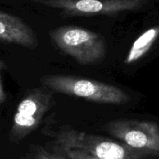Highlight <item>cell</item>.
Here are the masks:
<instances>
[{
    "label": "cell",
    "instance_id": "obj_8",
    "mask_svg": "<svg viewBox=\"0 0 159 159\" xmlns=\"http://www.w3.org/2000/svg\"><path fill=\"white\" fill-rule=\"evenodd\" d=\"M159 36V26L150 28L143 33L130 48L124 63L130 65L139 60L150 50Z\"/></svg>",
    "mask_w": 159,
    "mask_h": 159
},
{
    "label": "cell",
    "instance_id": "obj_12",
    "mask_svg": "<svg viewBox=\"0 0 159 159\" xmlns=\"http://www.w3.org/2000/svg\"><path fill=\"white\" fill-rule=\"evenodd\" d=\"M0 67H2V65L0 64ZM5 99H6V96H5V94L3 92L2 87L1 85V82H0V104L2 102H4Z\"/></svg>",
    "mask_w": 159,
    "mask_h": 159
},
{
    "label": "cell",
    "instance_id": "obj_1",
    "mask_svg": "<svg viewBox=\"0 0 159 159\" xmlns=\"http://www.w3.org/2000/svg\"><path fill=\"white\" fill-rule=\"evenodd\" d=\"M49 36L56 46L82 65H95L107 55V43L101 34L76 26L55 28Z\"/></svg>",
    "mask_w": 159,
    "mask_h": 159
},
{
    "label": "cell",
    "instance_id": "obj_2",
    "mask_svg": "<svg viewBox=\"0 0 159 159\" xmlns=\"http://www.w3.org/2000/svg\"><path fill=\"white\" fill-rule=\"evenodd\" d=\"M40 82L57 93L77 96L94 102L122 104L130 100V97L119 87L94 80L68 75H47L41 77Z\"/></svg>",
    "mask_w": 159,
    "mask_h": 159
},
{
    "label": "cell",
    "instance_id": "obj_3",
    "mask_svg": "<svg viewBox=\"0 0 159 159\" xmlns=\"http://www.w3.org/2000/svg\"><path fill=\"white\" fill-rule=\"evenodd\" d=\"M55 138L58 147L82 150L101 159H149L144 154L122 142L71 128L60 130Z\"/></svg>",
    "mask_w": 159,
    "mask_h": 159
},
{
    "label": "cell",
    "instance_id": "obj_11",
    "mask_svg": "<svg viewBox=\"0 0 159 159\" xmlns=\"http://www.w3.org/2000/svg\"><path fill=\"white\" fill-rule=\"evenodd\" d=\"M46 154L50 159H68V158H67L65 156L62 155V154H58V153H57V152L50 153V152H48V151H46Z\"/></svg>",
    "mask_w": 159,
    "mask_h": 159
},
{
    "label": "cell",
    "instance_id": "obj_4",
    "mask_svg": "<svg viewBox=\"0 0 159 159\" xmlns=\"http://www.w3.org/2000/svg\"><path fill=\"white\" fill-rule=\"evenodd\" d=\"M105 129L110 135L149 159H159V126L155 122L116 119L107 123Z\"/></svg>",
    "mask_w": 159,
    "mask_h": 159
},
{
    "label": "cell",
    "instance_id": "obj_7",
    "mask_svg": "<svg viewBox=\"0 0 159 159\" xmlns=\"http://www.w3.org/2000/svg\"><path fill=\"white\" fill-rule=\"evenodd\" d=\"M0 39L28 48L38 45L35 33L20 17L0 10Z\"/></svg>",
    "mask_w": 159,
    "mask_h": 159
},
{
    "label": "cell",
    "instance_id": "obj_10",
    "mask_svg": "<svg viewBox=\"0 0 159 159\" xmlns=\"http://www.w3.org/2000/svg\"><path fill=\"white\" fill-rule=\"evenodd\" d=\"M34 159H50L46 154V151L43 148L37 147L36 148L34 152Z\"/></svg>",
    "mask_w": 159,
    "mask_h": 159
},
{
    "label": "cell",
    "instance_id": "obj_6",
    "mask_svg": "<svg viewBox=\"0 0 159 159\" xmlns=\"http://www.w3.org/2000/svg\"><path fill=\"white\" fill-rule=\"evenodd\" d=\"M52 94L43 89H34L19 104L14 116L12 135L20 140L37 129L52 103Z\"/></svg>",
    "mask_w": 159,
    "mask_h": 159
},
{
    "label": "cell",
    "instance_id": "obj_5",
    "mask_svg": "<svg viewBox=\"0 0 159 159\" xmlns=\"http://www.w3.org/2000/svg\"><path fill=\"white\" fill-rule=\"evenodd\" d=\"M36 2L59 9L65 15L89 17L116 15L122 12L136 11L147 0H34Z\"/></svg>",
    "mask_w": 159,
    "mask_h": 159
},
{
    "label": "cell",
    "instance_id": "obj_9",
    "mask_svg": "<svg viewBox=\"0 0 159 159\" xmlns=\"http://www.w3.org/2000/svg\"><path fill=\"white\" fill-rule=\"evenodd\" d=\"M55 152L65 156L68 159H101L93 154H90L85 151L79 149L61 148L57 147Z\"/></svg>",
    "mask_w": 159,
    "mask_h": 159
},
{
    "label": "cell",
    "instance_id": "obj_13",
    "mask_svg": "<svg viewBox=\"0 0 159 159\" xmlns=\"http://www.w3.org/2000/svg\"><path fill=\"white\" fill-rule=\"evenodd\" d=\"M22 159H34V158H29V157H22Z\"/></svg>",
    "mask_w": 159,
    "mask_h": 159
}]
</instances>
